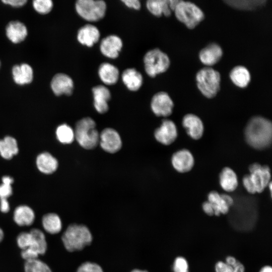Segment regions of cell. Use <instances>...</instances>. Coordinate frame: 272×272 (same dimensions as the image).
Returning a JSON list of instances; mask_svg holds the SVG:
<instances>
[{"mask_svg":"<svg viewBox=\"0 0 272 272\" xmlns=\"http://www.w3.org/2000/svg\"><path fill=\"white\" fill-rule=\"evenodd\" d=\"M245 140L251 148L263 150L271 144L272 124L270 120L261 116L252 117L244 129Z\"/></svg>","mask_w":272,"mask_h":272,"instance_id":"cell-1","label":"cell"},{"mask_svg":"<svg viewBox=\"0 0 272 272\" xmlns=\"http://www.w3.org/2000/svg\"><path fill=\"white\" fill-rule=\"evenodd\" d=\"M61 240L64 247L70 252L81 250L92 241L89 229L85 225L72 224L63 232Z\"/></svg>","mask_w":272,"mask_h":272,"instance_id":"cell-2","label":"cell"},{"mask_svg":"<svg viewBox=\"0 0 272 272\" xmlns=\"http://www.w3.org/2000/svg\"><path fill=\"white\" fill-rule=\"evenodd\" d=\"M220 73L211 67L200 69L196 74V86L201 94L207 98L215 97L221 88Z\"/></svg>","mask_w":272,"mask_h":272,"instance_id":"cell-3","label":"cell"},{"mask_svg":"<svg viewBox=\"0 0 272 272\" xmlns=\"http://www.w3.org/2000/svg\"><path fill=\"white\" fill-rule=\"evenodd\" d=\"M75 139L85 149H92L99 143V133L96 128L95 121L90 117H85L76 123L74 130Z\"/></svg>","mask_w":272,"mask_h":272,"instance_id":"cell-4","label":"cell"},{"mask_svg":"<svg viewBox=\"0 0 272 272\" xmlns=\"http://www.w3.org/2000/svg\"><path fill=\"white\" fill-rule=\"evenodd\" d=\"M175 17L188 29H193L205 19L202 10L194 3L181 0L174 11Z\"/></svg>","mask_w":272,"mask_h":272,"instance_id":"cell-5","label":"cell"},{"mask_svg":"<svg viewBox=\"0 0 272 272\" xmlns=\"http://www.w3.org/2000/svg\"><path fill=\"white\" fill-rule=\"evenodd\" d=\"M144 63L147 74L154 78L168 70L170 65V60L166 53L159 48H154L145 54Z\"/></svg>","mask_w":272,"mask_h":272,"instance_id":"cell-6","label":"cell"},{"mask_svg":"<svg viewBox=\"0 0 272 272\" xmlns=\"http://www.w3.org/2000/svg\"><path fill=\"white\" fill-rule=\"evenodd\" d=\"M29 231L31 238L28 246L21 252V257L25 261L38 258L47 250V242L44 232L38 228H33Z\"/></svg>","mask_w":272,"mask_h":272,"instance_id":"cell-7","label":"cell"},{"mask_svg":"<svg viewBox=\"0 0 272 272\" xmlns=\"http://www.w3.org/2000/svg\"><path fill=\"white\" fill-rule=\"evenodd\" d=\"M76 10L84 19L96 22L102 19L106 11V4L101 0H79L76 3Z\"/></svg>","mask_w":272,"mask_h":272,"instance_id":"cell-8","label":"cell"},{"mask_svg":"<svg viewBox=\"0 0 272 272\" xmlns=\"http://www.w3.org/2000/svg\"><path fill=\"white\" fill-rule=\"evenodd\" d=\"M151 107L153 112L156 116L167 117L172 113L174 103L167 92L160 91L153 96Z\"/></svg>","mask_w":272,"mask_h":272,"instance_id":"cell-9","label":"cell"},{"mask_svg":"<svg viewBox=\"0 0 272 272\" xmlns=\"http://www.w3.org/2000/svg\"><path fill=\"white\" fill-rule=\"evenodd\" d=\"M156 140L164 145H170L174 142L178 136L177 128L175 123L171 120H162L160 127L154 132Z\"/></svg>","mask_w":272,"mask_h":272,"instance_id":"cell-10","label":"cell"},{"mask_svg":"<svg viewBox=\"0 0 272 272\" xmlns=\"http://www.w3.org/2000/svg\"><path fill=\"white\" fill-rule=\"evenodd\" d=\"M99 143L102 149L109 153H115L121 148L122 142L119 133L115 129L106 128L99 134Z\"/></svg>","mask_w":272,"mask_h":272,"instance_id":"cell-11","label":"cell"},{"mask_svg":"<svg viewBox=\"0 0 272 272\" xmlns=\"http://www.w3.org/2000/svg\"><path fill=\"white\" fill-rule=\"evenodd\" d=\"M171 163L175 170L184 173L192 170L194 165V159L190 151L182 149L173 154Z\"/></svg>","mask_w":272,"mask_h":272,"instance_id":"cell-12","label":"cell"},{"mask_svg":"<svg viewBox=\"0 0 272 272\" xmlns=\"http://www.w3.org/2000/svg\"><path fill=\"white\" fill-rule=\"evenodd\" d=\"M182 125L187 134L192 139H201L204 133V125L201 119L196 115L187 113L182 118Z\"/></svg>","mask_w":272,"mask_h":272,"instance_id":"cell-13","label":"cell"},{"mask_svg":"<svg viewBox=\"0 0 272 272\" xmlns=\"http://www.w3.org/2000/svg\"><path fill=\"white\" fill-rule=\"evenodd\" d=\"M223 55V51L220 45L213 42L202 48L199 52L198 57L200 62L210 67L217 63Z\"/></svg>","mask_w":272,"mask_h":272,"instance_id":"cell-14","label":"cell"},{"mask_svg":"<svg viewBox=\"0 0 272 272\" xmlns=\"http://www.w3.org/2000/svg\"><path fill=\"white\" fill-rule=\"evenodd\" d=\"M51 88L56 96L71 95L74 90V82L68 75L58 73L53 77L51 82Z\"/></svg>","mask_w":272,"mask_h":272,"instance_id":"cell-15","label":"cell"},{"mask_svg":"<svg viewBox=\"0 0 272 272\" xmlns=\"http://www.w3.org/2000/svg\"><path fill=\"white\" fill-rule=\"evenodd\" d=\"M122 47L121 39L117 35H110L103 39L100 49L103 55L110 58H116Z\"/></svg>","mask_w":272,"mask_h":272,"instance_id":"cell-16","label":"cell"},{"mask_svg":"<svg viewBox=\"0 0 272 272\" xmlns=\"http://www.w3.org/2000/svg\"><path fill=\"white\" fill-rule=\"evenodd\" d=\"M94 106L99 113H105L108 110V102L111 98V93L109 89L103 85H97L92 89Z\"/></svg>","mask_w":272,"mask_h":272,"instance_id":"cell-17","label":"cell"},{"mask_svg":"<svg viewBox=\"0 0 272 272\" xmlns=\"http://www.w3.org/2000/svg\"><path fill=\"white\" fill-rule=\"evenodd\" d=\"M256 193H261L271 182L270 169L268 166L261 165L249 174Z\"/></svg>","mask_w":272,"mask_h":272,"instance_id":"cell-18","label":"cell"},{"mask_svg":"<svg viewBox=\"0 0 272 272\" xmlns=\"http://www.w3.org/2000/svg\"><path fill=\"white\" fill-rule=\"evenodd\" d=\"M14 222L20 227L31 226L35 220V214L33 210L27 205L18 206L13 213Z\"/></svg>","mask_w":272,"mask_h":272,"instance_id":"cell-19","label":"cell"},{"mask_svg":"<svg viewBox=\"0 0 272 272\" xmlns=\"http://www.w3.org/2000/svg\"><path fill=\"white\" fill-rule=\"evenodd\" d=\"M100 36V32L96 26L87 24L79 30L77 39L81 44L90 47L98 41Z\"/></svg>","mask_w":272,"mask_h":272,"instance_id":"cell-20","label":"cell"},{"mask_svg":"<svg viewBox=\"0 0 272 272\" xmlns=\"http://www.w3.org/2000/svg\"><path fill=\"white\" fill-rule=\"evenodd\" d=\"M219 183L222 188L227 192L235 191L238 185L236 173L229 167L223 168L219 174Z\"/></svg>","mask_w":272,"mask_h":272,"instance_id":"cell-21","label":"cell"},{"mask_svg":"<svg viewBox=\"0 0 272 272\" xmlns=\"http://www.w3.org/2000/svg\"><path fill=\"white\" fill-rule=\"evenodd\" d=\"M229 78L233 84L240 88L247 87L251 81V75L249 70L241 65L232 69L229 73Z\"/></svg>","mask_w":272,"mask_h":272,"instance_id":"cell-22","label":"cell"},{"mask_svg":"<svg viewBox=\"0 0 272 272\" xmlns=\"http://www.w3.org/2000/svg\"><path fill=\"white\" fill-rule=\"evenodd\" d=\"M12 75L14 82L19 85L30 84L33 78L32 68L27 63L14 65L12 69Z\"/></svg>","mask_w":272,"mask_h":272,"instance_id":"cell-23","label":"cell"},{"mask_svg":"<svg viewBox=\"0 0 272 272\" xmlns=\"http://www.w3.org/2000/svg\"><path fill=\"white\" fill-rule=\"evenodd\" d=\"M6 35L8 39L14 43H19L23 41L27 35V29L22 23L11 21L6 27Z\"/></svg>","mask_w":272,"mask_h":272,"instance_id":"cell-24","label":"cell"},{"mask_svg":"<svg viewBox=\"0 0 272 272\" xmlns=\"http://www.w3.org/2000/svg\"><path fill=\"white\" fill-rule=\"evenodd\" d=\"M121 78L124 85L131 91L139 90L143 82L142 74L134 68L125 70L122 74Z\"/></svg>","mask_w":272,"mask_h":272,"instance_id":"cell-25","label":"cell"},{"mask_svg":"<svg viewBox=\"0 0 272 272\" xmlns=\"http://www.w3.org/2000/svg\"><path fill=\"white\" fill-rule=\"evenodd\" d=\"M36 164L38 170L46 174L55 172L58 165L57 159L48 152L39 154L36 158Z\"/></svg>","mask_w":272,"mask_h":272,"instance_id":"cell-26","label":"cell"},{"mask_svg":"<svg viewBox=\"0 0 272 272\" xmlns=\"http://www.w3.org/2000/svg\"><path fill=\"white\" fill-rule=\"evenodd\" d=\"M41 224L44 231L52 235L59 233L62 227L60 217L54 213L45 214L42 218Z\"/></svg>","mask_w":272,"mask_h":272,"instance_id":"cell-27","label":"cell"},{"mask_svg":"<svg viewBox=\"0 0 272 272\" xmlns=\"http://www.w3.org/2000/svg\"><path fill=\"white\" fill-rule=\"evenodd\" d=\"M119 74L118 69L108 62L101 63L98 69L99 77L106 85H111L115 84L118 81Z\"/></svg>","mask_w":272,"mask_h":272,"instance_id":"cell-28","label":"cell"},{"mask_svg":"<svg viewBox=\"0 0 272 272\" xmlns=\"http://www.w3.org/2000/svg\"><path fill=\"white\" fill-rule=\"evenodd\" d=\"M266 0H226L224 2L229 7L241 11H253L266 5Z\"/></svg>","mask_w":272,"mask_h":272,"instance_id":"cell-29","label":"cell"},{"mask_svg":"<svg viewBox=\"0 0 272 272\" xmlns=\"http://www.w3.org/2000/svg\"><path fill=\"white\" fill-rule=\"evenodd\" d=\"M208 201L212 206L215 216H219L221 214L225 215L229 211V206L223 199L221 194L216 191L213 190L209 193Z\"/></svg>","mask_w":272,"mask_h":272,"instance_id":"cell-30","label":"cell"},{"mask_svg":"<svg viewBox=\"0 0 272 272\" xmlns=\"http://www.w3.org/2000/svg\"><path fill=\"white\" fill-rule=\"evenodd\" d=\"M147 8L154 16L160 17L162 15L169 17L172 13L169 0H149L146 3Z\"/></svg>","mask_w":272,"mask_h":272,"instance_id":"cell-31","label":"cell"},{"mask_svg":"<svg viewBox=\"0 0 272 272\" xmlns=\"http://www.w3.org/2000/svg\"><path fill=\"white\" fill-rule=\"evenodd\" d=\"M19 152L18 143L16 139L6 136L0 140V155L4 159L10 160Z\"/></svg>","mask_w":272,"mask_h":272,"instance_id":"cell-32","label":"cell"},{"mask_svg":"<svg viewBox=\"0 0 272 272\" xmlns=\"http://www.w3.org/2000/svg\"><path fill=\"white\" fill-rule=\"evenodd\" d=\"M56 136L58 141L63 144H69L75 139L74 130L66 124L59 125L56 130Z\"/></svg>","mask_w":272,"mask_h":272,"instance_id":"cell-33","label":"cell"},{"mask_svg":"<svg viewBox=\"0 0 272 272\" xmlns=\"http://www.w3.org/2000/svg\"><path fill=\"white\" fill-rule=\"evenodd\" d=\"M24 272H52L49 266L39 258L25 261Z\"/></svg>","mask_w":272,"mask_h":272,"instance_id":"cell-34","label":"cell"},{"mask_svg":"<svg viewBox=\"0 0 272 272\" xmlns=\"http://www.w3.org/2000/svg\"><path fill=\"white\" fill-rule=\"evenodd\" d=\"M2 183L0 184V199H8L13 193L11 184L14 180L12 177L5 176L2 179Z\"/></svg>","mask_w":272,"mask_h":272,"instance_id":"cell-35","label":"cell"},{"mask_svg":"<svg viewBox=\"0 0 272 272\" xmlns=\"http://www.w3.org/2000/svg\"><path fill=\"white\" fill-rule=\"evenodd\" d=\"M33 6L36 12L41 14L50 12L53 7V3L50 0H35Z\"/></svg>","mask_w":272,"mask_h":272,"instance_id":"cell-36","label":"cell"},{"mask_svg":"<svg viewBox=\"0 0 272 272\" xmlns=\"http://www.w3.org/2000/svg\"><path fill=\"white\" fill-rule=\"evenodd\" d=\"M173 272H189V265L186 258L183 256L175 258L173 264Z\"/></svg>","mask_w":272,"mask_h":272,"instance_id":"cell-37","label":"cell"},{"mask_svg":"<svg viewBox=\"0 0 272 272\" xmlns=\"http://www.w3.org/2000/svg\"><path fill=\"white\" fill-rule=\"evenodd\" d=\"M77 272H103L101 266L91 262L82 263L78 268Z\"/></svg>","mask_w":272,"mask_h":272,"instance_id":"cell-38","label":"cell"},{"mask_svg":"<svg viewBox=\"0 0 272 272\" xmlns=\"http://www.w3.org/2000/svg\"><path fill=\"white\" fill-rule=\"evenodd\" d=\"M225 262L232 266L233 272H245L244 265L234 256H227Z\"/></svg>","mask_w":272,"mask_h":272,"instance_id":"cell-39","label":"cell"},{"mask_svg":"<svg viewBox=\"0 0 272 272\" xmlns=\"http://www.w3.org/2000/svg\"><path fill=\"white\" fill-rule=\"evenodd\" d=\"M242 184L246 190L250 194L256 193L249 174L245 175L242 178Z\"/></svg>","mask_w":272,"mask_h":272,"instance_id":"cell-40","label":"cell"},{"mask_svg":"<svg viewBox=\"0 0 272 272\" xmlns=\"http://www.w3.org/2000/svg\"><path fill=\"white\" fill-rule=\"evenodd\" d=\"M215 272H233L232 266L225 261H218L215 265Z\"/></svg>","mask_w":272,"mask_h":272,"instance_id":"cell-41","label":"cell"},{"mask_svg":"<svg viewBox=\"0 0 272 272\" xmlns=\"http://www.w3.org/2000/svg\"><path fill=\"white\" fill-rule=\"evenodd\" d=\"M121 1L128 8L137 10L141 8V3L138 0H122Z\"/></svg>","mask_w":272,"mask_h":272,"instance_id":"cell-42","label":"cell"},{"mask_svg":"<svg viewBox=\"0 0 272 272\" xmlns=\"http://www.w3.org/2000/svg\"><path fill=\"white\" fill-rule=\"evenodd\" d=\"M202 209L205 214L209 216L214 215V211L211 204L207 200L202 204Z\"/></svg>","mask_w":272,"mask_h":272,"instance_id":"cell-43","label":"cell"},{"mask_svg":"<svg viewBox=\"0 0 272 272\" xmlns=\"http://www.w3.org/2000/svg\"><path fill=\"white\" fill-rule=\"evenodd\" d=\"M2 2L5 4L9 5L14 7H22L27 3V1L25 0H4Z\"/></svg>","mask_w":272,"mask_h":272,"instance_id":"cell-44","label":"cell"},{"mask_svg":"<svg viewBox=\"0 0 272 272\" xmlns=\"http://www.w3.org/2000/svg\"><path fill=\"white\" fill-rule=\"evenodd\" d=\"M10 209L8 199H0V211L3 213H7Z\"/></svg>","mask_w":272,"mask_h":272,"instance_id":"cell-45","label":"cell"},{"mask_svg":"<svg viewBox=\"0 0 272 272\" xmlns=\"http://www.w3.org/2000/svg\"><path fill=\"white\" fill-rule=\"evenodd\" d=\"M221 195L230 208L233 206L234 200L232 196L226 193H222Z\"/></svg>","mask_w":272,"mask_h":272,"instance_id":"cell-46","label":"cell"},{"mask_svg":"<svg viewBox=\"0 0 272 272\" xmlns=\"http://www.w3.org/2000/svg\"><path fill=\"white\" fill-rule=\"evenodd\" d=\"M181 0H169V5L171 10L174 12Z\"/></svg>","mask_w":272,"mask_h":272,"instance_id":"cell-47","label":"cell"},{"mask_svg":"<svg viewBox=\"0 0 272 272\" xmlns=\"http://www.w3.org/2000/svg\"><path fill=\"white\" fill-rule=\"evenodd\" d=\"M261 165V164L257 162H255L250 164L248 167L249 172L251 173L253 172L254 171L259 168Z\"/></svg>","mask_w":272,"mask_h":272,"instance_id":"cell-48","label":"cell"},{"mask_svg":"<svg viewBox=\"0 0 272 272\" xmlns=\"http://www.w3.org/2000/svg\"><path fill=\"white\" fill-rule=\"evenodd\" d=\"M259 272H272V268L270 265H265L260 269Z\"/></svg>","mask_w":272,"mask_h":272,"instance_id":"cell-49","label":"cell"},{"mask_svg":"<svg viewBox=\"0 0 272 272\" xmlns=\"http://www.w3.org/2000/svg\"><path fill=\"white\" fill-rule=\"evenodd\" d=\"M4 232L3 230L0 227V242L3 241L4 238Z\"/></svg>","mask_w":272,"mask_h":272,"instance_id":"cell-50","label":"cell"},{"mask_svg":"<svg viewBox=\"0 0 272 272\" xmlns=\"http://www.w3.org/2000/svg\"><path fill=\"white\" fill-rule=\"evenodd\" d=\"M131 272H148V271L146 270H142L140 269H134L132 270Z\"/></svg>","mask_w":272,"mask_h":272,"instance_id":"cell-51","label":"cell"},{"mask_svg":"<svg viewBox=\"0 0 272 272\" xmlns=\"http://www.w3.org/2000/svg\"><path fill=\"white\" fill-rule=\"evenodd\" d=\"M0 66H1V61H0Z\"/></svg>","mask_w":272,"mask_h":272,"instance_id":"cell-52","label":"cell"}]
</instances>
